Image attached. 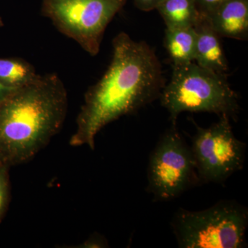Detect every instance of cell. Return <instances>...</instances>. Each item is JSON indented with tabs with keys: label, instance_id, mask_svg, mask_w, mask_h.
<instances>
[{
	"label": "cell",
	"instance_id": "obj_1",
	"mask_svg": "<svg viewBox=\"0 0 248 248\" xmlns=\"http://www.w3.org/2000/svg\"><path fill=\"white\" fill-rule=\"evenodd\" d=\"M165 84L162 67L151 47L125 32L117 34L107 71L85 94L70 145L93 151L96 137L104 127L154 102Z\"/></svg>",
	"mask_w": 248,
	"mask_h": 248
},
{
	"label": "cell",
	"instance_id": "obj_2",
	"mask_svg": "<svg viewBox=\"0 0 248 248\" xmlns=\"http://www.w3.org/2000/svg\"><path fill=\"white\" fill-rule=\"evenodd\" d=\"M66 87L58 75H38L0 102V161H30L62 128L68 112Z\"/></svg>",
	"mask_w": 248,
	"mask_h": 248
},
{
	"label": "cell",
	"instance_id": "obj_3",
	"mask_svg": "<svg viewBox=\"0 0 248 248\" xmlns=\"http://www.w3.org/2000/svg\"><path fill=\"white\" fill-rule=\"evenodd\" d=\"M159 99L172 124L184 112H209L234 120L240 110L239 95L232 89L227 75L195 62L173 65L170 81L165 84Z\"/></svg>",
	"mask_w": 248,
	"mask_h": 248
},
{
	"label": "cell",
	"instance_id": "obj_4",
	"mask_svg": "<svg viewBox=\"0 0 248 248\" xmlns=\"http://www.w3.org/2000/svg\"><path fill=\"white\" fill-rule=\"evenodd\" d=\"M179 248H247L248 208L234 200L191 211L179 208L170 223Z\"/></svg>",
	"mask_w": 248,
	"mask_h": 248
},
{
	"label": "cell",
	"instance_id": "obj_5",
	"mask_svg": "<svg viewBox=\"0 0 248 248\" xmlns=\"http://www.w3.org/2000/svg\"><path fill=\"white\" fill-rule=\"evenodd\" d=\"M146 191L155 202H168L202 185L190 146L176 124L161 135L147 169Z\"/></svg>",
	"mask_w": 248,
	"mask_h": 248
},
{
	"label": "cell",
	"instance_id": "obj_6",
	"mask_svg": "<svg viewBox=\"0 0 248 248\" xmlns=\"http://www.w3.org/2000/svg\"><path fill=\"white\" fill-rule=\"evenodd\" d=\"M125 3L126 0H43L41 14L94 57L108 26Z\"/></svg>",
	"mask_w": 248,
	"mask_h": 248
},
{
	"label": "cell",
	"instance_id": "obj_7",
	"mask_svg": "<svg viewBox=\"0 0 248 248\" xmlns=\"http://www.w3.org/2000/svg\"><path fill=\"white\" fill-rule=\"evenodd\" d=\"M194 123L190 148L201 184H223L244 169L246 144L235 136L229 117L221 116L208 128Z\"/></svg>",
	"mask_w": 248,
	"mask_h": 248
},
{
	"label": "cell",
	"instance_id": "obj_8",
	"mask_svg": "<svg viewBox=\"0 0 248 248\" xmlns=\"http://www.w3.org/2000/svg\"><path fill=\"white\" fill-rule=\"evenodd\" d=\"M204 16L220 37L248 40V0H226Z\"/></svg>",
	"mask_w": 248,
	"mask_h": 248
},
{
	"label": "cell",
	"instance_id": "obj_9",
	"mask_svg": "<svg viewBox=\"0 0 248 248\" xmlns=\"http://www.w3.org/2000/svg\"><path fill=\"white\" fill-rule=\"evenodd\" d=\"M194 29L196 32L194 62L206 69L227 75L228 63L220 40L221 37L202 15Z\"/></svg>",
	"mask_w": 248,
	"mask_h": 248
},
{
	"label": "cell",
	"instance_id": "obj_10",
	"mask_svg": "<svg viewBox=\"0 0 248 248\" xmlns=\"http://www.w3.org/2000/svg\"><path fill=\"white\" fill-rule=\"evenodd\" d=\"M156 10L167 29L194 27L201 16L195 0H163Z\"/></svg>",
	"mask_w": 248,
	"mask_h": 248
},
{
	"label": "cell",
	"instance_id": "obj_11",
	"mask_svg": "<svg viewBox=\"0 0 248 248\" xmlns=\"http://www.w3.org/2000/svg\"><path fill=\"white\" fill-rule=\"evenodd\" d=\"M164 45L173 65L194 62L196 45L195 29L194 27L166 29Z\"/></svg>",
	"mask_w": 248,
	"mask_h": 248
},
{
	"label": "cell",
	"instance_id": "obj_12",
	"mask_svg": "<svg viewBox=\"0 0 248 248\" xmlns=\"http://www.w3.org/2000/svg\"><path fill=\"white\" fill-rule=\"evenodd\" d=\"M35 68L22 59H0V81L9 87H21L36 76Z\"/></svg>",
	"mask_w": 248,
	"mask_h": 248
},
{
	"label": "cell",
	"instance_id": "obj_13",
	"mask_svg": "<svg viewBox=\"0 0 248 248\" xmlns=\"http://www.w3.org/2000/svg\"><path fill=\"white\" fill-rule=\"evenodd\" d=\"M9 167L8 165L0 161V218L4 213L9 197Z\"/></svg>",
	"mask_w": 248,
	"mask_h": 248
},
{
	"label": "cell",
	"instance_id": "obj_14",
	"mask_svg": "<svg viewBox=\"0 0 248 248\" xmlns=\"http://www.w3.org/2000/svg\"><path fill=\"white\" fill-rule=\"evenodd\" d=\"M225 1L226 0H195L199 12L202 16H207L213 12Z\"/></svg>",
	"mask_w": 248,
	"mask_h": 248
},
{
	"label": "cell",
	"instance_id": "obj_15",
	"mask_svg": "<svg viewBox=\"0 0 248 248\" xmlns=\"http://www.w3.org/2000/svg\"><path fill=\"white\" fill-rule=\"evenodd\" d=\"M163 0H134L135 6L143 11H151L156 9Z\"/></svg>",
	"mask_w": 248,
	"mask_h": 248
},
{
	"label": "cell",
	"instance_id": "obj_16",
	"mask_svg": "<svg viewBox=\"0 0 248 248\" xmlns=\"http://www.w3.org/2000/svg\"><path fill=\"white\" fill-rule=\"evenodd\" d=\"M15 89H16L6 86V85L3 84L0 81V102L7 97L10 93L14 91Z\"/></svg>",
	"mask_w": 248,
	"mask_h": 248
}]
</instances>
